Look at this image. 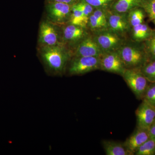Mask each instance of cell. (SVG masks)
I'll list each match as a JSON object with an SVG mask.
<instances>
[{"label":"cell","mask_w":155,"mask_h":155,"mask_svg":"<svg viewBox=\"0 0 155 155\" xmlns=\"http://www.w3.org/2000/svg\"><path fill=\"white\" fill-rule=\"evenodd\" d=\"M40 54L49 70L57 74L64 72L71 57V51L64 44L41 47Z\"/></svg>","instance_id":"cell-1"},{"label":"cell","mask_w":155,"mask_h":155,"mask_svg":"<svg viewBox=\"0 0 155 155\" xmlns=\"http://www.w3.org/2000/svg\"><path fill=\"white\" fill-rule=\"evenodd\" d=\"M125 41L117 50L126 69H139L148 60L144 45Z\"/></svg>","instance_id":"cell-2"},{"label":"cell","mask_w":155,"mask_h":155,"mask_svg":"<svg viewBox=\"0 0 155 155\" xmlns=\"http://www.w3.org/2000/svg\"><path fill=\"white\" fill-rule=\"evenodd\" d=\"M92 37L103 54L117 51L125 41L123 37L107 28L94 32Z\"/></svg>","instance_id":"cell-3"},{"label":"cell","mask_w":155,"mask_h":155,"mask_svg":"<svg viewBox=\"0 0 155 155\" xmlns=\"http://www.w3.org/2000/svg\"><path fill=\"white\" fill-rule=\"evenodd\" d=\"M122 76L136 97L143 98L148 86V81L140 69H126Z\"/></svg>","instance_id":"cell-4"},{"label":"cell","mask_w":155,"mask_h":155,"mask_svg":"<svg viewBox=\"0 0 155 155\" xmlns=\"http://www.w3.org/2000/svg\"><path fill=\"white\" fill-rule=\"evenodd\" d=\"M72 5L61 2L47 3L45 9L49 21L54 24H64L69 22Z\"/></svg>","instance_id":"cell-5"},{"label":"cell","mask_w":155,"mask_h":155,"mask_svg":"<svg viewBox=\"0 0 155 155\" xmlns=\"http://www.w3.org/2000/svg\"><path fill=\"white\" fill-rule=\"evenodd\" d=\"M38 35V43L41 47L64 44L62 32L55 24L49 21H44L41 23Z\"/></svg>","instance_id":"cell-6"},{"label":"cell","mask_w":155,"mask_h":155,"mask_svg":"<svg viewBox=\"0 0 155 155\" xmlns=\"http://www.w3.org/2000/svg\"><path fill=\"white\" fill-rule=\"evenodd\" d=\"M100 57H75L69 68L72 75H83L100 69Z\"/></svg>","instance_id":"cell-7"},{"label":"cell","mask_w":155,"mask_h":155,"mask_svg":"<svg viewBox=\"0 0 155 155\" xmlns=\"http://www.w3.org/2000/svg\"><path fill=\"white\" fill-rule=\"evenodd\" d=\"M88 36L86 28L69 23L63 28L62 42L66 46L76 48L81 42Z\"/></svg>","instance_id":"cell-8"},{"label":"cell","mask_w":155,"mask_h":155,"mask_svg":"<svg viewBox=\"0 0 155 155\" xmlns=\"http://www.w3.org/2000/svg\"><path fill=\"white\" fill-rule=\"evenodd\" d=\"M107 28L122 37L129 31L130 27L127 13H119L108 10Z\"/></svg>","instance_id":"cell-9"},{"label":"cell","mask_w":155,"mask_h":155,"mask_svg":"<svg viewBox=\"0 0 155 155\" xmlns=\"http://www.w3.org/2000/svg\"><path fill=\"white\" fill-rule=\"evenodd\" d=\"M126 69L117 51L104 53L100 57L101 70L122 76Z\"/></svg>","instance_id":"cell-10"},{"label":"cell","mask_w":155,"mask_h":155,"mask_svg":"<svg viewBox=\"0 0 155 155\" xmlns=\"http://www.w3.org/2000/svg\"><path fill=\"white\" fill-rule=\"evenodd\" d=\"M138 128L148 130L155 120V107L143 101L135 111Z\"/></svg>","instance_id":"cell-11"},{"label":"cell","mask_w":155,"mask_h":155,"mask_svg":"<svg viewBox=\"0 0 155 155\" xmlns=\"http://www.w3.org/2000/svg\"><path fill=\"white\" fill-rule=\"evenodd\" d=\"M103 53L92 36H87L76 48L75 57H101Z\"/></svg>","instance_id":"cell-12"},{"label":"cell","mask_w":155,"mask_h":155,"mask_svg":"<svg viewBox=\"0 0 155 155\" xmlns=\"http://www.w3.org/2000/svg\"><path fill=\"white\" fill-rule=\"evenodd\" d=\"M149 138L148 130L137 127L123 144L127 150L134 155L139 148Z\"/></svg>","instance_id":"cell-13"},{"label":"cell","mask_w":155,"mask_h":155,"mask_svg":"<svg viewBox=\"0 0 155 155\" xmlns=\"http://www.w3.org/2000/svg\"><path fill=\"white\" fill-rule=\"evenodd\" d=\"M132 28V38L137 42L145 41L153 35L155 31L144 22Z\"/></svg>","instance_id":"cell-14"},{"label":"cell","mask_w":155,"mask_h":155,"mask_svg":"<svg viewBox=\"0 0 155 155\" xmlns=\"http://www.w3.org/2000/svg\"><path fill=\"white\" fill-rule=\"evenodd\" d=\"M141 0H115L111 11L119 13H127L130 10L141 6Z\"/></svg>","instance_id":"cell-15"},{"label":"cell","mask_w":155,"mask_h":155,"mask_svg":"<svg viewBox=\"0 0 155 155\" xmlns=\"http://www.w3.org/2000/svg\"><path fill=\"white\" fill-rule=\"evenodd\" d=\"M102 143L106 155H133L123 143L109 140H104Z\"/></svg>","instance_id":"cell-16"},{"label":"cell","mask_w":155,"mask_h":155,"mask_svg":"<svg viewBox=\"0 0 155 155\" xmlns=\"http://www.w3.org/2000/svg\"><path fill=\"white\" fill-rule=\"evenodd\" d=\"M145 12L141 7L134 8L127 13V18L130 27H133L144 22Z\"/></svg>","instance_id":"cell-17"},{"label":"cell","mask_w":155,"mask_h":155,"mask_svg":"<svg viewBox=\"0 0 155 155\" xmlns=\"http://www.w3.org/2000/svg\"><path fill=\"white\" fill-rule=\"evenodd\" d=\"M88 19L84 16L82 11L76 5L72 6V14L69 21L70 23L86 28Z\"/></svg>","instance_id":"cell-18"},{"label":"cell","mask_w":155,"mask_h":155,"mask_svg":"<svg viewBox=\"0 0 155 155\" xmlns=\"http://www.w3.org/2000/svg\"><path fill=\"white\" fill-rule=\"evenodd\" d=\"M139 69L148 81L155 82V60L148 59Z\"/></svg>","instance_id":"cell-19"},{"label":"cell","mask_w":155,"mask_h":155,"mask_svg":"<svg viewBox=\"0 0 155 155\" xmlns=\"http://www.w3.org/2000/svg\"><path fill=\"white\" fill-rule=\"evenodd\" d=\"M155 154V141L150 138L140 147L134 154L153 155Z\"/></svg>","instance_id":"cell-20"},{"label":"cell","mask_w":155,"mask_h":155,"mask_svg":"<svg viewBox=\"0 0 155 155\" xmlns=\"http://www.w3.org/2000/svg\"><path fill=\"white\" fill-rule=\"evenodd\" d=\"M140 7L155 26V0H141Z\"/></svg>","instance_id":"cell-21"},{"label":"cell","mask_w":155,"mask_h":155,"mask_svg":"<svg viewBox=\"0 0 155 155\" xmlns=\"http://www.w3.org/2000/svg\"><path fill=\"white\" fill-rule=\"evenodd\" d=\"M88 3L95 9H108L110 8L115 0H82Z\"/></svg>","instance_id":"cell-22"},{"label":"cell","mask_w":155,"mask_h":155,"mask_svg":"<svg viewBox=\"0 0 155 155\" xmlns=\"http://www.w3.org/2000/svg\"><path fill=\"white\" fill-rule=\"evenodd\" d=\"M145 42V47L148 59L155 60V31L153 35Z\"/></svg>","instance_id":"cell-23"},{"label":"cell","mask_w":155,"mask_h":155,"mask_svg":"<svg viewBox=\"0 0 155 155\" xmlns=\"http://www.w3.org/2000/svg\"><path fill=\"white\" fill-rule=\"evenodd\" d=\"M143 98L145 101L155 107V82L148 85Z\"/></svg>","instance_id":"cell-24"},{"label":"cell","mask_w":155,"mask_h":155,"mask_svg":"<svg viewBox=\"0 0 155 155\" xmlns=\"http://www.w3.org/2000/svg\"><path fill=\"white\" fill-rule=\"evenodd\" d=\"M108 10V9H95L93 13L94 15L105 28H107V13Z\"/></svg>","instance_id":"cell-25"},{"label":"cell","mask_w":155,"mask_h":155,"mask_svg":"<svg viewBox=\"0 0 155 155\" xmlns=\"http://www.w3.org/2000/svg\"><path fill=\"white\" fill-rule=\"evenodd\" d=\"M87 25H88L90 29L94 32L102 29H106L103 27L99 21L93 14L89 17Z\"/></svg>","instance_id":"cell-26"},{"label":"cell","mask_w":155,"mask_h":155,"mask_svg":"<svg viewBox=\"0 0 155 155\" xmlns=\"http://www.w3.org/2000/svg\"><path fill=\"white\" fill-rule=\"evenodd\" d=\"M75 5L82 11L84 16L88 19L89 16L93 14L95 9L92 6L82 0H81L79 2Z\"/></svg>","instance_id":"cell-27"},{"label":"cell","mask_w":155,"mask_h":155,"mask_svg":"<svg viewBox=\"0 0 155 155\" xmlns=\"http://www.w3.org/2000/svg\"><path fill=\"white\" fill-rule=\"evenodd\" d=\"M81 0H46V2L47 3L57 2L65 3V4L73 6L79 2Z\"/></svg>","instance_id":"cell-28"},{"label":"cell","mask_w":155,"mask_h":155,"mask_svg":"<svg viewBox=\"0 0 155 155\" xmlns=\"http://www.w3.org/2000/svg\"><path fill=\"white\" fill-rule=\"evenodd\" d=\"M150 138L152 139L155 141V123L151 125L148 130Z\"/></svg>","instance_id":"cell-29"},{"label":"cell","mask_w":155,"mask_h":155,"mask_svg":"<svg viewBox=\"0 0 155 155\" xmlns=\"http://www.w3.org/2000/svg\"><path fill=\"white\" fill-rule=\"evenodd\" d=\"M154 123H155V121H154Z\"/></svg>","instance_id":"cell-30"}]
</instances>
